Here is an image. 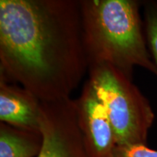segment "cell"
Returning a JSON list of instances; mask_svg holds the SVG:
<instances>
[{
    "label": "cell",
    "instance_id": "6da1fadb",
    "mask_svg": "<svg viewBox=\"0 0 157 157\" xmlns=\"http://www.w3.org/2000/svg\"><path fill=\"white\" fill-rule=\"evenodd\" d=\"M88 68L79 1H0L1 77L53 102L70 98Z\"/></svg>",
    "mask_w": 157,
    "mask_h": 157
},
{
    "label": "cell",
    "instance_id": "52a82bcc",
    "mask_svg": "<svg viewBox=\"0 0 157 157\" xmlns=\"http://www.w3.org/2000/svg\"><path fill=\"white\" fill-rule=\"evenodd\" d=\"M42 145L40 132L17 128L1 122L0 157H36Z\"/></svg>",
    "mask_w": 157,
    "mask_h": 157
},
{
    "label": "cell",
    "instance_id": "8992f818",
    "mask_svg": "<svg viewBox=\"0 0 157 157\" xmlns=\"http://www.w3.org/2000/svg\"><path fill=\"white\" fill-rule=\"evenodd\" d=\"M42 103L29 90L0 76L1 122L40 132Z\"/></svg>",
    "mask_w": 157,
    "mask_h": 157
},
{
    "label": "cell",
    "instance_id": "5b68a950",
    "mask_svg": "<svg viewBox=\"0 0 157 157\" xmlns=\"http://www.w3.org/2000/svg\"><path fill=\"white\" fill-rule=\"evenodd\" d=\"M76 117L89 157H111L117 146L107 111L90 82L75 100Z\"/></svg>",
    "mask_w": 157,
    "mask_h": 157
},
{
    "label": "cell",
    "instance_id": "9c48e42d",
    "mask_svg": "<svg viewBox=\"0 0 157 157\" xmlns=\"http://www.w3.org/2000/svg\"><path fill=\"white\" fill-rule=\"evenodd\" d=\"M111 157H157V150L146 145L117 146Z\"/></svg>",
    "mask_w": 157,
    "mask_h": 157
},
{
    "label": "cell",
    "instance_id": "3957f363",
    "mask_svg": "<svg viewBox=\"0 0 157 157\" xmlns=\"http://www.w3.org/2000/svg\"><path fill=\"white\" fill-rule=\"evenodd\" d=\"M88 69V81L106 110L117 146L146 145L155 119L148 100L132 79L111 65H91Z\"/></svg>",
    "mask_w": 157,
    "mask_h": 157
},
{
    "label": "cell",
    "instance_id": "7a4b0ae2",
    "mask_svg": "<svg viewBox=\"0 0 157 157\" xmlns=\"http://www.w3.org/2000/svg\"><path fill=\"white\" fill-rule=\"evenodd\" d=\"M82 40L88 66L105 63L132 79L139 66L157 77L143 30L140 2L135 0H82Z\"/></svg>",
    "mask_w": 157,
    "mask_h": 157
},
{
    "label": "cell",
    "instance_id": "ba28073f",
    "mask_svg": "<svg viewBox=\"0 0 157 157\" xmlns=\"http://www.w3.org/2000/svg\"><path fill=\"white\" fill-rule=\"evenodd\" d=\"M145 29L149 50L157 66V2L145 3Z\"/></svg>",
    "mask_w": 157,
    "mask_h": 157
},
{
    "label": "cell",
    "instance_id": "277c9868",
    "mask_svg": "<svg viewBox=\"0 0 157 157\" xmlns=\"http://www.w3.org/2000/svg\"><path fill=\"white\" fill-rule=\"evenodd\" d=\"M41 103L42 145L36 157H89L78 125L75 100Z\"/></svg>",
    "mask_w": 157,
    "mask_h": 157
}]
</instances>
